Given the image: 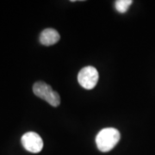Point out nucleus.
Wrapping results in <instances>:
<instances>
[{
    "label": "nucleus",
    "mask_w": 155,
    "mask_h": 155,
    "mask_svg": "<svg viewBox=\"0 0 155 155\" xmlns=\"http://www.w3.org/2000/svg\"><path fill=\"white\" fill-rule=\"evenodd\" d=\"M98 72L95 67L91 66L84 67L80 70L78 75V81L79 84L86 90H91L98 82Z\"/></svg>",
    "instance_id": "7ed1b4c3"
},
{
    "label": "nucleus",
    "mask_w": 155,
    "mask_h": 155,
    "mask_svg": "<svg viewBox=\"0 0 155 155\" xmlns=\"http://www.w3.org/2000/svg\"><path fill=\"white\" fill-rule=\"evenodd\" d=\"M120 140V132L114 127H106L97 134L96 144L101 152H109L112 150Z\"/></svg>",
    "instance_id": "f257e3e1"
},
{
    "label": "nucleus",
    "mask_w": 155,
    "mask_h": 155,
    "mask_svg": "<svg viewBox=\"0 0 155 155\" xmlns=\"http://www.w3.org/2000/svg\"><path fill=\"white\" fill-rule=\"evenodd\" d=\"M133 4L132 0H117L115 3L116 10L120 13H125L127 12L128 8Z\"/></svg>",
    "instance_id": "423d86ee"
},
{
    "label": "nucleus",
    "mask_w": 155,
    "mask_h": 155,
    "mask_svg": "<svg viewBox=\"0 0 155 155\" xmlns=\"http://www.w3.org/2000/svg\"><path fill=\"white\" fill-rule=\"evenodd\" d=\"M21 142L25 149L33 153H40L43 148V140L38 134L35 132H28L24 134L21 139Z\"/></svg>",
    "instance_id": "20e7f679"
},
{
    "label": "nucleus",
    "mask_w": 155,
    "mask_h": 155,
    "mask_svg": "<svg viewBox=\"0 0 155 155\" xmlns=\"http://www.w3.org/2000/svg\"><path fill=\"white\" fill-rule=\"evenodd\" d=\"M33 92L35 96L45 100L53 107H57L61 104L60 95L54 91L52 87L44 82H36L33 86Z\"/></svg>",
    "instance_id": "f03ea898"
},
{
    "label": "nucleus",
    "mask_w": 155,
    "mask_h": 155,
    "mask_svg": "<svg viewBox=\"0 0 155 155\" xmlns=\"http://www.w3.org/2000/svg\"><path fill=\"white\" fill-rule=\"evenodd\" d=\"M60 35L54 28H46L40 35V42L44 46H52L60 41Z\"/></svg>",
    "instance_id": "39448f33"
}]
</instances>
